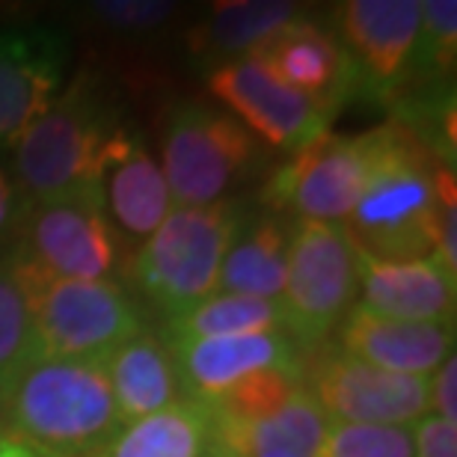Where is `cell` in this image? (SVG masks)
<instances>
[{
    "instance_id": "2e32d148",
    "label": "cell",
    "mask_w": 457,
    "mask_h": 457,
    "mask_svg": "<svg viewBox=\"0 0 457 457\" xmlns=\"http://www.w3.org/2000/svg\"><path fill=\"white\" fill-rule=\"evenodd\" d=\"M336 351L407 378H431L449 356H454V324L401 321L371 312L362 303L351 306V312L336 327Z\"/></svg>"
},
{
    "instance_id": "9a60e30c",
    "label": "cell",
    "mask_w": 457,
    "mask_h": 457,
    "mask_svg": "<svg viewBox=\"0 0 457 457\" xmlns=\"http://www.w3.org/2000/svg\"><path fill=\"white\" fill-rule=\"evenodd\" d=\"M170 353L185 398L203 407L214 404L226 389L255 371H300L303 362L300 347L286 330L170 342Z\"/></svg>"
},
{
    "instance_id": "484cf974",
    "label": "cell",
    "mask_w": 457,
    "mask_h": 457,
    "mask_svg": "<svg viewBox=\"0 0 457 457\" xmlns=\"http://www.w3.org/2000/svg\"><path fill=\"white\" fill-rule=\"evenodd\" d=\"M457 60V4L454 0H422L413 84H449Z\"/></svg>"
},
{
    "instance_id": "d6a6232c",
    "label": "cell",
    "mask_w": 457,
    "mask_h": 457,
    "mask_svg": "<svg viewBox=\"0 0 457 457\" xmlns=\"http://www.w3.org/2000/svg\"><path fill=\"white\" fill-rule=\"evenodd\" d=\"M0 457H39V454L27 449L24 443H18V440H12V436H6V440L0 443Z\"/></svg>"
},
{
    "instance_id": "603a6c76",
    "label": "cell",
    "mask_w": 457,
    "mask_h": 457,
    "mask_svg": "<svg viewBox=\"0 0 457 457\" xmlns=\"http://www.w3.org/2000/svg\"><path fill=\"white\" fill-rule=\"evenodd\" d=\"M98 457H212L208 410L185 398L128 422Z\"/></svg>"
},
{
    "instance_id": "1f68e13d",
    "label": "cell",
    "mask_w": 457,
    "mask_h": 457,
    "mask_svg": "<svg viewBox=\"0 0 457 457\" xmlns=\"http://www.w3.org/2000/svg\"><path fill=\"white\" fill-rule=\"evenodd\" d=\"M431 413L457 422V360L449 356L440 369L431 374Z\"/></svg>"
},
{
    "instance_id": "7a4b0ae2",
    "label": "cell",
    "mask_w": 457,
    "mask_h": 457,
    "mask_svg": "<svg viewBox=\"0 0 457 457\" xmlns=\"http://www.w3.org/2000/svg\"><path fill=\"white\" fill-rule=\"evenodd\" d=\"M12 440L39 457H98L125 422L102 360L39 356L0 398Z\"/></svg>"
},
{
    "instance_id": "4dcf8cb0",
    "label": "cell",
    "mask_w": 457,
    "mask_h": 457,
    "mask_svg": "<svg viewBox=\"0 0 457 457\" xmlns=\"http://www.w3.org/2000/svg\"><path fill=\"white\" fill-rule=\"evenodd\" d=\"M27 212H30V203L24 199L15 181L6 176V170L0 167V253L15 246L27 220Z\"/></svg>"
},
{
    "instance_id": "44dd1931",
    "label": "cell",
    "mask_w": 457,
    "mask_h": 457,
    "mask_svg": "<svg viewBox=\"0 0 457 457\" xmlns=\"http://www.w3.org/2000/svg\"><path fill=\"white\" fill-rule=\"evenodd\" d=\"M295 15H300V6L286 0H220L190 30L187 48L196 60L223 66L228 60L246 57Z\"/></svg>"
},
{
    "instance_id": "9c48e42d",
    "label": "cell",
    "mask_w": 457,
    "mask_h": 457,
    "mask_svg": "<svg viewBox=\"0 0 457 457\" xmlns=\"http://www.w3.org/2000/svg\"><path fill=\"white\" fill-rule=\"evenodd\" d=\"M300 383L327 422L413 428L431 413V378L374 369L336 347H315L303 356Z\"/></svg>"
},
{
    "instance_id": "ffe728a7",
    "label": "cell",
    "mask_w": 457,
    "mask_h": 457,
    "mask_svg": "<svg viewBox=\"0 0 457 457\" xmlns=\"http://www.w3.org/2000/svg\"><path fill=\"white\" fill-rule=\"evenodd\" d=\"M102 365L125 425L185 401L170 345H163L149 330H140L122 342L104 356Z\"/></svg>"
},
{
    "instance_id": "ac0fdd59",
    "label": "cell",
    "mask_w": 457,
    "mask_h": 457,
    "mask_svg": "<svg viewBox=\"0 0 457 457\" xmlns=\"http://www.w3.org/2000/svg\"><path fill=\"white\" fill-rule=\"evenodd\" d=\"M356 270L362 288L360 303L371 312L401 321L454 324L457 277L443 270L434 259L380 262L356 253Z\"/></svg>"
},
{
    "instance_id": "277c9868",
    "label": "cell",
    "mask_w": 457,
    "mask_h": 457,
    "mask_svg": "<svg viewBox=\"0 0 457 457\" xmlns=\"http://www.w3.org/2000/svg\"><path fill=\"white\" fill-rule=\"evenodd\" d=\"M244 223V205L220 199L212 205L172 208L128 264L137 291L172 321L217 295L223 259Z\"/></svg>"
},
{
    "instance_id": "8fae6325",
    "label": "cell",
    "mask_w": 457,
    "mask_h": 457,
    "mask_svg": "<svg viewBox=\"0 0 457 457\" xmlns=\"http://www.w3.org/2000/svg\"><path fill=\"white\" fill-rule=\"evenodd\" d=\"M15 250L51 277L111 279L119 264V235L102 196H75L30 205Z\"/></svg>"
},
{
    "instance_id": "30bf717a",
    "label": "cell",
    "mask_w": 457,
    "mask_h": 457,
    "mask_svg": "<svg viewBox=\"0 0 457 457\" xmlns=\"http://www.w3.org/2000/svg\"><path fill=\"white\" fill-rule=\"evenodd\" d=\"M336 39L351 60L356 96L398 102L413 84L422 27L419 0H347L336 6Z\"/></svg>"
},
{
    "instance_id": "4fadbf2b",
    "label": "cell",
    "mask_w": 457,
    "mask_h": 457,
    "mask_svg": "<svg viewBox=\"0 0 457 457\" xmlns=\"http://www.w3.org/2000/svg\"><path fill=\"white\" fill-rule=\"evenodd\" d=\"M246 60L259 62L270 78L309 98L330 119L356 96L351 60L336 33L315 18L295 15L255 45Z\"/></svg>"
},
{
    "instance_id": "52a82bcc",
    "label": "cell",
    "mask_w": 457,
    "mask_h": 457,
    "mask_svg": "<svg viewBox=\"0 0 457 457\" xmlns=\"http://www.w3.org/2000/svg\"><path fill=\"white\" fill-rule=\"evenodd\" d=\"M360 270L342 223L295 220L288 228V270L279 306L286 333L300 351H315L351 312Z\"/></svg>"
},
{
    "instance_id": "e0dca14e",
    "label": "cell",
    "mask_w": 457,
    "mask_h": 457,
    "mask_svg": "<svg viewBox=\"0 0 457 457\" xmlns=\"http://www.w3.org/2000/svg\"><path fill=\"white\" fill-rule=\"evenodd\" d=\"M102 208L113 228L131 241H145L167 220L172 205L161 163L140 137L119 131L102 170Z\"/></svg>"
},
{
    "instance_id": "f1b7e54d",
    "label": "cell",
    "mask_w": 457,
    "mask_h": 457,
    "mask_svg": "<svg viewBox=\"0 0 457 457\" xmlns=\"http://www.w3.org/2000/svg\"><path fill=\"white\" fill-rule=\"evenodd\" d=\"M179 12L176 4L167 0H96L87 6V15L104 30L116 33H152L172 21Z\"/></svg>"
},
{
    "instance_id": "f546056e",
    "label": "cell",
    "mask_w": 457,
    "mask_h": 457,
    "mask_svg": "<svg viewBox=\"0 0 457 457\" xmlns=\"http://www.w3.org/2000/svg\"><path fill=\"white\" fill-rule=\"evenodd\" d=\"M413 457H457V422L428 413L413 425Z\"/></svg>"
},
{
    "instance_id": "d6986e66",
    "label": "cell",
    "mask_w": 457,
    "mask_h": 457,
    "mask_svg": "<svg viewBox=\"0 0 457 457\" xmlns=\"http://www.w3.org/2000/svg\"><path fill=\"white\" fill-rule=\"evenodd\" d=\"M208 422L212 457H315L330 425L306 389L264 419L241 422L208 410Z\"/></svg>"
},
{
    "instance_id": "836d02e7",
    "label": "cell",
    "mask_w": 457,
    "mask_h": 457,
    "mask_svg": "<svg viewBox=\"0 0 457 457\" xmlns=\"http://www.w3.org/2000/svg\"><path fill=\"white\" fill-rule=\"evenodd\" d=\"M6 436H9V434H6V428H4V419H0V443H4Z\"/></svg>"
},
{
    "instance_id": "7402d4cb",
    "label": "cell",
    "mask_w": 457,
    "mask_h": 457,
    "mask_svg": "<svg viewBox=\"0 0 457 457\" xmlns=\"http://www.w3.org/2000/svg\"><path fill=\"white\" fill-rule=\"evenodd\" d=\"M288 270V228L273 214L241 223L228 246L217 291L279 300Z\"/></svg>"
},
{
    "instance_id": "6da1fadb",
    "label": "cell",
    "mask_w": 457,
    "mask_h": 457,
    "mask_svg": "<svg viewBox=\"0 0 457 457\" xmlns=\"http://www.w3.org/2000/svg\"><path fill=\"white\" fill-rule=\"evenodd\" d=\"M371 131V176L342 223L347 241L356 253L380 262L434 259L443 217L436 170L443 161L416 128L398 116Z\"/></svg>"
},
{
    "instance_id": "cb8c5ba5",
    "label": "cell",
    "mask_w": 457,
    "mask_h": 457,
    "mask_svg": "<svg viewBox=\"0 0 457 457\" xmlns=\"http://www.w3.org/2000/svg\"><path fill=\"white\" fill-rule=\"evenodd\" d=\"M170 342L190 339H217V336H246V333H277L286 330L279 300H262L246 295H217L205 297L203 303L190 306L187 312L167 321Z\"/></svg>"
},
{
    "instance_id": "ba28073f",
    "label": "cell",
    "mask_w": 457,
    "mask_h": 457,
    "mask_svg": "<svg viewBox=\"0 0 457 457\" xmlns=\"http://www.w3.org/2000/svg\"><path fill=\"white\" fill-rule=\"evenodd\" d=\"M374 163V131L342 137L324 131L270 172L262 185V203L295 220L345 223L360 203Z\"/></svg>"
},
{
    "instance_id": "5bb4252c",
    "label": "cell",
    "mask_w": 457,
    "mask_h": 457,
    "mask_svg": "<svg viewBox=\"0 0 457 457\" xmlns=\"http://www.w3.org/2000/svg\"><path fill=\"white\" fill-rule=\"evenodd\" d=\"M69 39L54 27L0 30V152L12 149L62 93Z\"/></svg>"
},
{
    "instance_id": "8992f818",
    "label": "cell",
    "mask_w": 457,
    "mask_h": 457,
    "mask_svg": "<svg viewBox=\"0 0 457 457\" xmlns=\"http://www.w3.org/2000/svg\"><path fill=\"white\" fill-rule=\"evenodd\" d=\"M163 179L172 205L196 208L226 199L262 161V140L223 107L185 102L163 131Z\"/></svg>"
},
{
    "instance_id": "7c38bea8",
    "label": "cell",
    "mask_w": 457,
    "mask_h": 457,
    "mask_svg": "<svg viewBox=\"0 0 457 457\" xmlns=\"http://www.w3.org/2000/svg\"><path fill=\"white\" fill-rule=\"evenodd\" d=\"M208 93L244 128L273 149L295 152L330 131V116L295 89L282 87L253 60H228L208 71Z\"/></svg>"
},
{
    "instance_id": "83f0119b",
    "label": "cell",
    "mask_w": 457,
    "mask_h": 457,
    "mask_svg": "<svg viewBox=\"0 0 457 457\" xmlns=\"http://www.w3.org/2000/svg\"><path fill=\"white\" fill-rule=\"evenodd\" d=\"M315 457H413V428L330 422Z\"/></svg>"
},
{
    "instance_id": "4316f807",
    "label": "cell",
    "mask_w": 457,
    "mask_h": 457,
    "mask_svg": "<svg viewBox=\"0 0 457 457\" xmlns=\"http://www.w3.org/2000/svg\"><path fill=\"white\" fill-rule=\"evenodd\" d=\"M300 389H303L300 371H282V369L255 371L250 378L237 380L232 389H226L214 404H208V410L223 413L228 419H241V422H253V419L277 413Z\"/></svg>"
},
{
    "instance_id": "d4e9b609",
    "label": "cell",
    "mask_w": 457,
    "mask_h": 457,
    "mask_svg": "<svg viewBox=\"0 0 457 457\" xmlns=\"http://www.w3.org/2000/svg\"><path fill=\"white\" fill-rule=\"evenodd\" d=\"M42 356L30 306L12 270L9 250L0 253V398L27 365Z\"/></svg>"
},
{
    "instance_id": "3957f363",
    "label": "cell",
    "mask_w": 457,
    "mask_h": 457,
    "mask_svg": "<svg viewBox=\"0 0 457 457\" xmlns=\"http://www.w3.org/2000/svg\"><path fill=\"white\" fill-rule=\"evenodd\" d=\"M122 128L89 75H78L12 145L15 185L30 205L102 196V170Z\"/></svg>"
},
{
    "instance_id": "5b68a950",
    "label": "cell",
    "mask_w": 457,
    "mask_h": 457,
    "mask_svg": "<svg viewBox=\"0 0 457 457\" xmlns=\"http://www.w3.org/2000/svg\"><path fill=\"white\" fill-rule=\"evenodd\" d=\"M12 270L30 306L42 356L104 360L143 330L131 295L113 279L51 277L21 253L9 250Z\"/></svg>"
}]
</instances>
